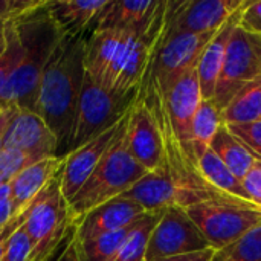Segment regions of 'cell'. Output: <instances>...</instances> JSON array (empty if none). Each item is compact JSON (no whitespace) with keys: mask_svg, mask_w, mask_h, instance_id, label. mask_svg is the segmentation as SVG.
<instances>
[{"mask_svg":"<svg viewBox=\"0 0 261 261\" xmlns=\"http://www.w3.org/2000/svg\"><path fill=\"white\" fill-rule=\"evenodd\" d=\"M165 34V21L139 34L121 29H99L86 38V73L102 89L125 96L138 92L153 47Z\"/></svg>","mask_w":261,"mask_h":261,"instance_id":"cell-1","label":"cell"},{"mask_svg":"<svg viewBox=\"0 0 261 261\" xmlns=\"http://www.w3.org/2000/svg\"><path fill=\"white\" fill-rule=\"evenodd\" d=\"M86 38L63 37L41 76L35 113L47 124L58 142L57 158L72 153L80 93L86 75Z\"/></svg>","mask_w":261,"mask_h":261,"instance_id":"cell-2","label":"cell"},{"mask_svg":"<svg viewBox=\"0 0 261 261\" xmlns=\"http://www.w3.org/2000/svg\"><path fill=\"white\" fill-rule=\"evenodd\" d=\"M11 20L23 46V58L0 90V109L15 107L34 112L41 76L63 40V34L50 17L46 2Z\"/></svg>","mask_w":261,"mask_h":261,"instance_id":"cell-3","label":"cell"},{"mask_svg":"<svg viewBox=\"0 0 261 261\" xmlns=\"http://www.w3.org/2000/svg\"><path fill=\"white\" fill-rule=\"evenodd\" d=\"M127 118L128 113L124 116L116 138L99 161L92 176L69 202V211L76 225L89 211L125 194L148 173L128 151L125 138Z\"/></svg>","mask_w":261,"mask_h":261,"instance_id":"cell-4","label":"cell"},{"mask_svg":"<svg viewBox=\"0 0 261 261\" xmlns=\"http://www.w3.org/2000/svg\"><path fill=\"white\" fill-rule=\"evenodd\" d=\"M24 214L23 228L32 243L29 261H49L67 248L66 245L60 249V245L76 232V223L61 191V171L35 197Z\"/></svg>","mask_w":261,"mask_h":261,"instance_id":"cell-5","label":"cell"},{"mask_svg":"<svg viewBox=\"0 0 261 261\" xmlns=\"http://www.w3.org/2000/svg\"><path fill=\"white\" fill-rule=\"evenodd\" d=\"M216 34L165 32L151 50L141 83H147L167 95L184 75L197 67L202 52Z\"/></svg>","mask_w":261,"mask_h":261,"instance_id":"cell-6","label":"cell"},{"mask_svg":"<svg viewBox=\"0 0 261 261\" xmlns=\"http://www.w3.org/2000/svg\"><path fill=\"white\" fill-rule=\"evenodd\" d=\"M185 210L216 252L261 225L260 206L240 200H208Z\"/></svg>","mask_w":261,"mask_h":261,"instance_id":"cell-7","label":"cell"},{"mask_svg":"<svg viewBox=\"0 0 261 261\" xmlns=\"http://www.w3.org/2000/svg\"><path fill=\"white\" fill-rule=\"evenodd\" d=\"M136 95L138 92L125 96L112 93L86 73L78 101L72 151L116 125L128 113Z\"/></svg>","mask_w":261,"mask_h":261,"instance_id":"cell-8","label":"cell"},{"mask_svg":"<svg viewBox=\"0 0 261 261\" xmlns=\"http://www.w3.org/2000/svg\"><path fill=\"white\" fill-rule=\"evenodd\" d=\"M258 78H261V35L248 32L239 24L228 44L213 101L222 112L245 86Z\"/></svg>","mask_w":261,"mask_h":261,"instance_id":"cell-9","label":"cell"},{"mask_svg":"<svg viewBox=\"0 0 261 261\" xmlns=\"http://www.w3.org/2000/svg\"><path fill=\"white\" fill-rule=\"evenodd\" d=\"M211 249L208 240L182 206H170L162 211L148 242L147 261Z\"/></svg>","mask_w":261,"mask_h":261,"instance_id":"cell-10","label":"cell"},{"mask_svg":"<svg viewBox=\"0 0 261 261\" xmlns=\"http://www.w3.org/2000/svg\"><path fill=\"white\" fill-rule=\"evenodd\" d=\"M246 0H182L167 2L165 32H217Z\"/></svg>","mask_w":261,"mask_h":261,"instance_id":"cell-11","label":"cell"},{"mask_svg":"<svg viewBox=\"0 0 261 261\" xmlns=\"http://www.w3.org/2000/svg\"><path fill=\"white\" fill-rule=\"evenodd\" d=\"M2 148L18 150L35 161L57 158L58 142L47 124L31 110L15 109L6 127Z\"/></svg>","mask_w":261,"mask_h":261,"instance_id":"cell-12","label":"cell"},{"mask_svg":"<svg viewBox=\"0 0 261 261\" xmlns=\"http://www.w3.org/2000/svg\"><path fill=\"white\" fill-rule=\"evenodd\" d=\"M167 15V2L159 0H109L96 17L92 32L99 29H121L147 34L162 21Z\"/></svg>","mask_w":261,"mask_h":261,"instance_id":"cell-13","label":"cell"},{"mask_svg":"<svg viewBox=\"0 0 261 261\" xmlns=\"http://www.w3.org/2000/svg\"><path fill=\"white\" fill-rule=\"evenodd\" d=\"M125 138L128 151L147 171L159 167L162 159L161 133L153 113L138 95L128 110Z\"/></svg>","mask_w":261,"mask_h":261,"instance_id":"cell-14","label":"cell"},{"mask_svg":"<svg viewBox=\"0 0 261 261\" xmlns=\"http://www.w3.org/2000/svg\"><path fill=\"white\" fill-rule=\"evenodd\" d=\"M164 99L170 127L174 136L182 144V147L196 159L191 142V124L196 110L203 99L197 76V67L184 75L167 95L164 93Z\"/></svg>","mask_w":261,"mask_h":261,"instance_id":"cell-15","label":"cell"},{"mask_svg":"<svg viewBox=\"0 0 261 261\" xmlns=\"http://www.w3.org/2000/svg\"><path fill=\"white\" fill-rule=\"evenodd\" d=\"M122 119L116 125H113L112 128L99 135L98 138L73 150L64 159V164L61 168V191L67 203L83 188V185L87 182V179L92 176V173L98 167L99 161L102 159V156L112 145L113 139L116 138Z\"/></svg>","mask_w":261,"mask_h":261,"instance_id":"cell-16","label":"cell"},{"mask_svg":"<svg viewBox=\"0 0 261 261\" xmlns=\"http://www.w3.org/2000/svg\"><path fill=\"white\" fill-rule=\"evenodd\" d=\"M147 211L132 199L115 197L83 216L76 225V239L86 242L102 234L119 231L138 222Z\"/></svg>","mask_w":261,"mask_h":261,"instance_id":"cell-17","label":"cell"},{"mask_svg":"<svg viewBox=\"0 0 261 261\" xmlns=\"http://www.w3.org/2000/svg\"><path fill=\"white\" fill-rule=\"evenodd\" d=\"M109 0H50L46 8L63 37L87 38Z\"/></svg>","mask_w":261,"mask_h":261,"instance_id":"cell-18","label":"cell"},{"mask_svg":"<svg viewBox=\"0 0 261 261\" xmlns=\"http://www.w3.org/2000/svg\"><path fill=\"white\" fill-rule=\"evenodd\" d=\"M246 2H245V5H246ZM243 6L226 20V23L217 31L214 38L208 43V46L205 47V50L200 55V60L197 64V76H199V84H200V92H202L203 99L214 98L216 86H217V81H219V76H220V72L223 67L228 44L231 41L234 31L240 24V15H242Z\"/></svg>","mask_w":261,"mask_h":261,"instance_id":"cell-19","label":"cell"},{"mask_svg":"<svg viewBox=\"0 0 261 261\" xmlns=\"http://www.w3.org/2000/svg\"><path fill=\"white\" fill-rule=\"evenodd\" d=\"M63 164L64 159L61 158H47L38 161L24 168L9 182L11 203L15 216H20L28 210V206L35 200V197L61 171Z\"/></svg>","mask_w":261,"mask_h":261,"instance_id":"cell-20","label":"cell"},{"mask_svg":"<svg viewBox=\"0 0 261 261\" xmlns=\"http://www.w3.org/2000/svg\"><path fill=\"white\" fill-rule=\"evenodd\" d=\"M197 168L202 177L217 191L243 203H252L243 187V182L216 156V153L211 148H208L205 153L199 156Z\"/></svg>","mask_w":261,"mask_h":261,"instance_id":"cell-21","label":"cell"},{"mask_svg":"<svg viewBox=\"0 0 261 261\" xmlns=\"http://www.w3.org/2000/svg\"><path fill=\"white\" fill-rule=\"evenodd\" d=\"M210 148L240 180L245 179L258 161L255 154L237 136H234L225 124L219 128Z\"/></svg>","mask_w":261,"mask_h":261,"instance_id":"cell-22","label":"cell"},{"mask_svg":"<svg viewBox=\"0 0 261 261\" xmlns=\"http://www.w3.org/2000/svg\"><path fill=\"white\" fill-rule=\"evenodd\" d=\"M220 113L225 125H240L261 121V78L245 86Z\"/></svg>","mask_w":261,"mask_h":261,"instance_id":"cell-23","label":"cell"},{"mask_svg":"<svg viewBox=\"0 0 261 261\" xmlns=\"http://www.w3.org/2000/svg\"><path fill=\"white\" fill-rule=\"evenodd\" d=\"M222 125V113L217 104L213 99H202L191 124V142L196 161L210 148L214 136Z\"/></svg>","mask_w":261,"mask_h":261,"instance_id":"cell-24","label":"cell"},{"mask_svg":"<svg viewBox=\"0 0 261 261\" xmlns=\"http://www.w3.org/2000/svg\"><path fill=\"white\" fill-rule=\"evenodd\" d=\"M162 211L145 213L138 220L130 236L125 239V242L122 243L116 255L110 261H147V248H148L150 236L158 220L161 219Z\"/></svg>","mask_w":261,"mask_h":261,"instance_id":"cell-25","label":"cell"},{"mask_svg":"<svg viewBox=\"0 0 261 261\" xmlns=\"http://www.w3.org/2000/svg\"><path fill=\"white\" fill-rule=\"evenodd\" d=\"M138 222L115 231V232H109V234H102L98 236L95 239L86 240V242H80L81 245V251L86 261H110L116 252L119 251V248L122 246V243L125 242V239L130 236L132 229L135 228Z\"/></svg>","mask_w":261,"mask_h":261,"instance_id":"cell-26","label":"cell"},{"mask_svg":"<svg viewBox=\"0 0 261 261\" xmlns=\"http://www.w3.org/2000/svg\"><path fill=\"white\" fill-rule=\"evenodd\" d=\"M211 261H261V225L217 251Z\"/></svg>","mask_w":261,"mask_h":261,"instance_id":"cell-27","label":"cell"},{"mask_svg":"<svg viewBox=\"0 0 261 261\" xmlns=\"http://www.w3.org/2000/svg\"><path fill=\"white\" fill-rule=\"evenodd\" d=\"M5 50L0 55V90L12 76L15 69L18 67L23 58V46L20 43L15 24L12 20H6L5 23Z\"/></svg>","mask_w":261,"mask_h":261,"instance_id":"cell-28","label":"cell"},{"mask_svg":"<svg viewBox=\"0 0 261 261\" xmlns=\"http://www.w3.org/2000/svg\"><path fill=\"white\" fill-rule=\"evenodd\" d=\"M34 158L29 154L11 150V148H2L0 151V185H8L18 173H21L29 165L35 164Z\"/></svg>","mask_w":261,"mask_h":261,"instance_id":"cell-29","label":"cell"},{"mask_svg":"<svg viewBox=\"0 0 261 261\" xmlns=\"http://www.w3.org/2000/svg\"><path fill=\"white\" fill-rule=\"evenodd\" d=\"M32 252V243L26 234L23 225L11 236L2 261H29Z\"/></svg>","mask_w":261,"mask_h":261,"instance_id":"cell-30","label":"cell"},{"mask_svg":"<svg viewBox=\"0 0 261 261\" xmlns=\"http://www.w3.org/2000/svg\"><path fill=\"white\" fill-rule=\"evenodd\" d=\"M231 133L237 136L261 161V121L240 125H228Z\"/></svg>","mask_w":261,"mask_h":261,"instance_id":"cell-31","label":"cell"},{"mask_svg":"<svg viewBox=\"0 0 261 261\" xmlns=\"http://www.w3.org/2000/svg\"><path fill=\"white\" fill-rule=\"evenodd\" d=\"M240 26L248 32L261 35V0L246 2L240 15Z\"/></svg>","mask_w":261,"mask_h":261,"instance_id":"cell-32","label":"cell"},{"mask_svg":"<svg viewBox=\"0 0 261 261\" xmlns=\"http://www.w3.org/2000/svg\"><path fill=\"white\" fill-rule=\"evenodd\" d=\"M243 187L251 199L252 203L261 208V161L258 159L257 164L251 168V171L245 176L242 180Z\"/></svg>","mask_w":261,"mask_h":261,"instance_id":"cell-33","label":"cell"},{"mask_svg":"<svg viewBox=\"0 0 261 261\" xmlns=\"http://www.w3.org/2000/svg\"><path fill=\"white\" fill-rule=\"evenodd\" d=\"M24 219H26V214H20V216H15L2 231H0V261H2V257L5 254V249L8 246V242L11 239V236L24 223Z\"/></svg>","mask_w":261,"mask_h":261,"instance_id":"cell-34","label":"cell"},{"mask_svg":"<svg viewBox=\"0 0 261 261\" xmlns=\"http://www.w3.org/2000/svg\"><path fill=\"white\" fill-rule=\"evenodd\" d=\"M55 261H86L83 251H81V245L76 237L67 245V248L61 252V255Z\"/></svg>","mask_w":261,"mask_h":261,"instance_id":"cell-35","label":"cell"},{"mask_svg":"<svg viewBox=\"0 0 261 261\" xmlns=\"http://www.w3.org/2000/svg\"><path fill=\"white\" fill-rule=\"evenodd\" d=\"M214 254H216L214 249H206V251H199V252H193V254L170 257V258H164V260L159 261H211Z\"/></svg>","mask_w":261,"mask_h":261,"instance_id":"cell-36","label":"cell"},{"mask_svg":"<svg viewBox=\"0 0 261 261\" xmlns=\"http://www.w3.org/2000/svg\"><path fill=\"white\" fill-rule=\"evenodd\" d=\"M15 217L14 214V208H12V203L11 200H8L6 203L0 205V231Z\"/></svg>","mask_w":261,"mask_h":261,"instance_id":"cell-37","label":"cell"},{"mask_svg":"<svg viewBox=\"0 0 261 261\" xmlns=\"http://www.w3.org/2000/svg\"><path fill=\"white\" fill-rule=\"evenodd\" d=\"M12 113H14V107L11 109H3L0 112V151H2V144H3V136H5V132H6V127L12 118Z\"/></svg>","mask_w":261,"mask_h":261,"instance_id":"cell-38","label":"cell"},{"mask_svg":"<svg viewBox=\"0 0 261 261\" xmlns=\"http://www.w3.org/2000/svg\"><path fill=\"white\" fill-rule=\"evenodd\" d=\"M11 0H0V20H11Z\"/></svg>","mask_w":261,"mask_h":261,"instance_id":"cell-39","label":"cell"},{"mask_svg":"<svg viewBox=\"0 0 261 261\" xmlns=\"http://www.w3.org/2000/svg\"><path fill=\"white\" fill-rule=\"evenodd\" d=\"M8 200H11V190H9V184H8V185H0V205L6 203Z\"/></svg>","mask_w":261,"mask_h":261,"instance_id":"cell-40","label":"cell"},{"mask_svg":"<svg viewBox=\"0 0 261 261\" xmlns=\"http://www.w3.org/2000/svg\"><path fill=\"white\" fill-rule=\"evenodd\" d=\"M5 23H6V20H0V55L5 50V44H6V38H5Z\"/></svg>","mask_w":261,"mask_h":261,"instance_id":"cell-41","label":"cell"},{"mask_svg":"<svg viewBox=\"0 0 261 261\" xmlns=\"http://www.w3.org/2000/svg\"><path fill=\"white\" fill-rule=\"evenodd\" d=\"M0 112H2V109H0Z\"/></svg>","mask_w":261,"mask_h":261,"instance_id":"cell-42","label":"cell"}]
</instances>
